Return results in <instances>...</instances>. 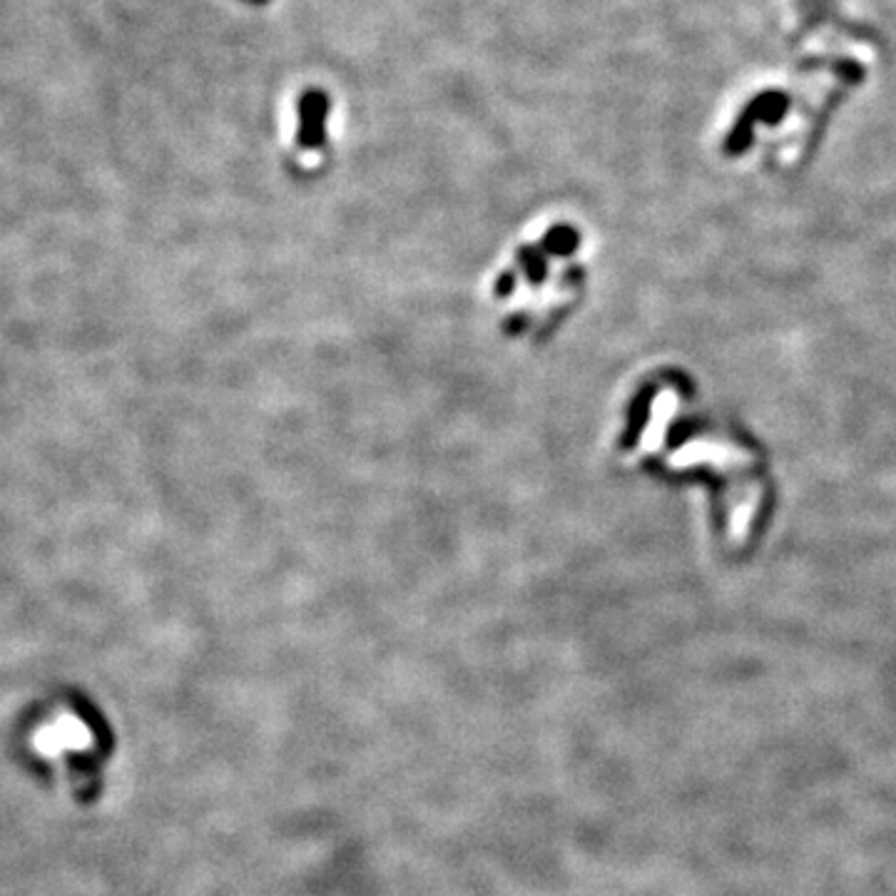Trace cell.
Returning <instances> with one entry per match:
<instances>
[{
  "instance_id": "cell-1",
  "label": "cell",
  "mask_w": 896,
  "mask_h": 896,
  "mask_svg": "<svg viewBox=\"0 0 896 896\" xmlns=\"http://www.w3.org/2000/svg\"><path fill=\"white\" fill-rule=\"evenodd\" d=\"M580 235L556 225L533 242L519 245L496 270L491 302L496 317L515 337H538L576 302L580 286Z\"/></svg>"
},
{
  "instance_id": "cell-2",
  "label": "cell",
  "mask_w": 896,
  "mask_h": 896,
  "mask_svg": "<svg viewBox=\"0 0 896 896\" xmlns=\"http://www.w3.org/2000/svg\"><path fill=\"white\" fill-rule=\"evenodd\" d=\"M331 100L325 90H307L297 100L299 127L297 147L302 152H321L327 147V120Z\"/></svg>"
},
{
  "instance_id": "cell-3",
  "label": "cell",
  "mask_w": 896,
  "mask_h": 896,
  "mask_svg": "<svg viewBox=\"0 0 896 896\" xmlns=\"http://www.w3.org/2000/svg\"><path fill=\"white\" fill-rule=\"evenodd\" d=\"M242 3H249V5H257V8H264V5H270L272 0H242Z\"/></svg>"
}]
</instances>
